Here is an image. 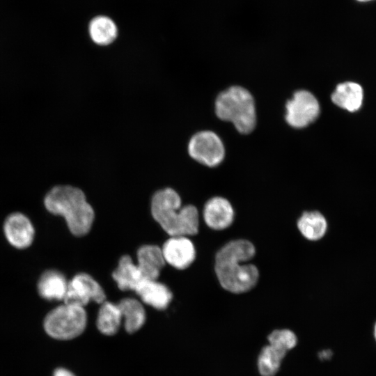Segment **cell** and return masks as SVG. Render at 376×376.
I'll use <instances>...</instances> for the list:
<instances>
[{
    "label": "cell",
    "mask_w": 376,
    "mask_h": 376,
    "mask_svg": "<svg viewBox=\"0 0 376 376\" xmlns=\"http://www.w3.org/2000/svg\"><path fill=\"white\" fill-rule=\"evenodd\" d=\"M53 376H75L72 372L70 370L59 368L55 370Z\"/></svg>",
    "instance_id": "cell-22"
},
{
    "label": "cell",
    "mask_w": 376,
    "mask_h": 376,
    "mask_svg": "<svg viewBox=\"0 0 376 376\" xmlns=\"http://www.w3.org/2000/svg\"><path fill=\"white\" fill-rule=\"evenodd\" d=\"M106 295L102 286L89 274L79 273L70 281L63 301L65 304L84 307L90 301L102 304Z\"/></svg>",
    "instance_id": "cell-8"
},
{
    "label": "cell",
    "mask_w": 376,
    "mask_h": 376,
    "mask_svg": "<svg viewBox=\"0 0 376 376\" xmlns=\"http://www.w3.org/2000/svg\"><path fill=\"white\" fill-rule=\"evenodd\" d=\"M363 98L361 86L352 81L338 84L331 95V100L336 105L350 112L360 109Z\"/></svg>",
    "instance_id": "cell-16"
},
{
    "label": "cell",
    "mask_w": 376,
    "mask_h": 376,
    "mask_svg": "<svg viewBox=\"0 0 376 376\" xmlns=\"http://www.w3.org/2000/svg\"><path fill=\"white\" fill-rule=\"evenodd\" d=\"M134 291L143 303L158 310L166 308L173 297L168 286L152 279H143Z\"/></svg>",
    "instance_id": "cell-13"
},
{
    "label": "cell",
    "mask_w": 376,
    "mask_h": 376,
    "mask_svg": "<svg viewBox=\"0 0 376 376\" xmlns=\"http://www.w3.org/2000/svg\"><path fill=\"white\" fill-rule=\"evenodd\" d=\"M203 219L206 225L216 230L228 228L234 221V209L225 198L215 196L209 199L204 205Z\"/></svg>",
    "instance_id": "cell-11"
},
{
    "label": "cell",
    "mask_w": 376,
    "mask_h": 376,
    "mask_svg": "<svg viewBox=\"0 0 376 376\" xmlns=\"http://www.w3.org/2000/svg\"><path fill=\"white\" fill-rule=\"evenodd\" d=\"M153 218L171 237L194 235L198 232L199 217L192 205L181 206L178 194L171 188L156 191L151 201Z\"/></svg>",
    "instance_id": "cell-2"
},
{
    "label": "cell",
    "mask_w": 376,
    "mask_h": 376,
    "mask_svg": "<svg viewBox=\"0 0 376 376\" xmlns=\"http://www.w3.org/2000/svg\"><path fill=\"white\" fill-rule=\"evenodd\" d=\"M117 304L121 312L125 331L129 334L139 331L146 320V311L142 304L132 297L122 299Z\"/></svg>",
    "instance_id": "cell-19"
},
{
    "label": "cell",
    "mask_w": 376,
    "mask_h": 376,
    "mask_svg": "<svg viewBox=\"0 0 376 376\" xmlns=\"http://www.w3.org/2000/svg\"><path fill=\"white\" fill-rule=\"evenodd\" d=\"M285 120L292 127L303 128L315 121L320 113V105L309 91H298L285 105Z\"/></svg>",
    "instance_id": "cell-9"
},
{
    "label": "cell",
    "mask_w": 376,
    "mask_h": 376,
    "mask_svg": "<svg viewBox=\"0 0 376 376\" xmlns=\"http://www.w3.org/2000/svg\"><path fill=\"white\" fill-rule=\"evenodd\" d=\"M112 277L121 290H135L139 283L145 279L138 265L133 263L128 255L123 256L117 268L113 272Z\"/></svg>",
    "instance_id": "cell-15"
},
{
    "label": "cell",
    "mask_w": 376,
    "mask_h": 376,
    "mask_svg": "<svg viewBox=\"0 0 376 376\" xmlns=\"http://www.w3.org/2000/svg\"><path fill=\"white\" fill-rule=\"evenodd\" d=\"M3 228L8 241L13 246L23 249L32 243L34 228L24 214L19 212L10 214L5 221Z\"/></svg>",
    "instance_id": "cell-12"
},
{
    "label": "cell",
    "mask_w": 376,
    "mask_h": 376,
    "mask_svg": "<svg viewBox=\"0 0 376 376\" xmlns=\"http://www.w3.org/2000/svg\"><path fill=\"white\" fill-rule=\"evenodd\" d=\"M136 256V265L143 277L157 280L166 263L162 248L157 245H143L139 248Z\"/></svg>",
    "instance_id": "cell-14"
},
{
    "label": "cell",
    "mask_w": 376,
    "mask_h": 376,
    "mask_svg": "<svg viewBox=\"0 0 376 376\" xmlns=\"http://www.w3.org/2000/svg\"><path fill=\"white\" fill-rule=\"evenodd\" d=\"M88 31L93 42L100 46L111 44L118 36L115 22L104 15H99L92 19L89 23Z\"/></svg>",
    "instance_id": "cell-21"
},
{
    "label": "cell",
    "mask_w": 376,
    "mask_h": 376,
    "mask_svg": "<svg viewBox=\"0 0 376 376\" xmlns=\"http://www.w3.org/2000/svg\"><path fill=\"white\" fill-rule=\"evenodd\" d=\"M166 263L178 269L189 267L196 258L193 242L185 236H174L168 239L162 248Z\"/></svg>",
    "instance_id": "cell-10"
},
{
    "label": "cell",
    "mask_w": 376,
    "mask_h": 376,
    "mask_svg": "<svg viewBox=\"0 0 376 376\" xmlns=\"http://www.w3.org/2000/svg\"><path fill=\"white\" fill-rule=\"evenodd\" d=\"M188 152L191 158L209 167L219 165L225 155L221 140L212 131L195 134L188 143Z\"/></svg>",
    "instance_id": "cell-7"
},
{
    "label": "cell",
    "mask_w": 376,
    "mask_h": 376,
    "mask_svg": "<svg viewBox=\"0 0 376 376\" xmlns=\"http://www.w3.org/2000/svg\"><path fill=\"white\" fill-rule=\"evenodd\" d=\"M356 1H359V2H368V1H373V0H356Z\"/></svg>",
    "instance_id": "cell-25"
},
{
    "label": "cell",
    "mask_w": 376,
    "mask_h": 376,
    "mask_svg": "<svg viewBox=\"0 0 376 376\" xmlns=\"http://www.w3.org/2000/svg\"><path fill=\"white\" fill-rule=\"evenodd\" d=\"M255 254L254 245L244 239L230 241L217 251L214 272L224 290L240 294L256 285L259 279L258 268L253 264H244Z\"/></svg>",
    "instance_id": "cell-1"
},
{
    "label": "cell",
    "mask_w": 376,
    "mask_h": 376,
    "mask_svg": "<svg viewBox=\"0 0 376 376\" xmlns=\"http://www.w3.org/2000/svg\"><path fill=\"white\" fill-rule=\"evenodd\" d=\"M87 325L84 307L65 304L51 311L44 320L47 334L58 340H70L80 336Z\"/></svg>",
    "instance_id": "cell-5"
},
{
    "label": "cell",
    "mask_w": 376,
    "mask_h": 376,
    "mask_svg": "<svg viewBox=\"0 0 376 376\" xmlns=\"http://www.w3.org/2000/svg\"><path fill=\"white\" fill-rule=\"evenodd\" d=\"M123 322V318L118 304L105 301L99 308L96 326L98 331L105 336L116 334Z\"/></svg>",
    "instance_id": "cell-20"
},
{
    "label": "cell",
    "mask_w": 376,
    "mask_h": 376,
    "mask_svg": "<svg viewBox=\"0 0 376 376\" xmlns=\"http://www.w3.org/2000/svg\"><path fill=\"white\" fill-rule=\"evenodd\" d=\"M47 210L64 217L70 232L82 236L89 232L94 220V211L79 189L60 185L52 188L45 198Z\"/></svg>",
    "instance_id": "cell-3"
},
{
    "label": "cell",
    "mask_w": 376,
    "mask_h": 376,
    "mask_svg": "<svg viewBox=\"0 0 376 376\" xmlns=\"http://www.w3.org/2000/svg\"><path fill=\"white\" fill-rule=\"evenodd\" d=\"M68 286L64 275L57 270L44 272L38 283L39 295L47 300H63Z\"/></svg>",
    "instance_id": "cell-17"
},
{
    "label": "cell",
    "mask_w": 376,
    "mask_h": 376,
    "mask_svg": "<svg viewBox=\"0 0 376 376\" xmlns=\"http://www.w3.org/2000/svg\"><path fill=\"white\" fill-rule=\"evenodd\" d=\"M215 112L219 118L233 123L242 134L253 131L256 123L253 98L241 86H231L221 92L216 99Z\"/></svg>",
    "instance_id": "cell-4"
},
{
    "label": "cell",
    "mask_w": 376,
    "mask_h": 376,
    "mask_svg": "<svg viewBox=\"0 0 376 376\" xmlns=\"http://www.w3.org/2000/svg\"><path fill=\"white\" fill-rule=\"evenodd\" d=\"M297 226L301 235L308 240L318 241L326 234L328 224L319 211H305L298 219Z\"/></svg>",
    "instance_id": "cell-18"
},
{
    "label": "cell",
    "mask_w": 376,
    "mask_h": 376,
    "mask_svg": "<svg viewBox=\"0 0 376 376\" xmlns=\"http://www.w3.org/2000/svg\"><path fill=\"white\" fill-rule=\"evenodd\" d=\"M373 336H374L375 340L376 342V322H375L374 326H373Z\"/></svg>",
    "instance_id": "cell-24"
},
{
    "label": "cell",
    "mask_w": 376,
    "mask_h": 376,
    "mask_svg": "<svg viewBox=\"0 0 376 376\" xmlns=\"http://www.w3.org/2000/svg\"><path fill=\"white\" fill-rule=\"evenodd\" d=\"M332 353L329 350H322L319 353V357L321 359H328L331 356Z\"/></svg>",
    "instance_id": "cell-23"
},
{
    "label": "cell",
    "mask_w": 376,
    "mask_h": 376,
    "mask_svg": "<svg viewBox=\"0 0 376 376\" xmlns=\"http://www.w3.org/2000/svg\"><path fill=\"white\" fill-rule=\"evenodd\" d=\"M269 345L259 355L258 366L262 376H274L287 352L297 344L295 334L289 329H279L268 336Z\"/></svg>",
    "instance_id": "cell-6"
}]
</instances>
